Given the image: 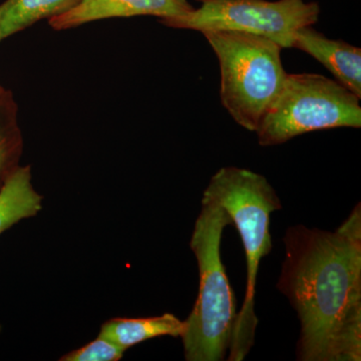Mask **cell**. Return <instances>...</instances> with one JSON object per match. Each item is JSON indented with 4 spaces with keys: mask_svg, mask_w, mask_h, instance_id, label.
<instances>
[{
    "mask_svg": "<svg viewBox=\"0 0 361 361\" xmlns=\"http://www.w3.org/2000/svg\"><path fill=\"white\" fill-rule=\"evenodd\" d=\"M283 241L277 289L300 322L297 360L360 361V203L336 231L297 225Z\"/></svg>",
    "mask_w": 361,
    "mask_h": 361,
    "instance_id": "1",
    "label": "cell"
},
{
    "mask_svg": "<svg viewBox=\"0 0 361 361\" xmlns=\"http://www.w3.org/2000/svg\"><path fill=\"white\" fill-rule=\"evenodd\" d=\"M203 195L214 199L229 215L245 252V296L237 312L228 358L230 361H242L255 342L258 325L255 295L259 266L272 249L271 215L281 210L282 204L264 176L243 168L220 169L211 178Z\"/></svg>",
    "mask_w": 361,
    "mask_h": 361,
    "instance_id": "2",
    "label": "cell"
},
{
    "mask_svg": "<svg viewBox=\"0 0 361 361\" xmlns=\"http://www.w3.org/2000/svg\"><path fill=\"white\" fill-rule=\"evenodd\" d=\"M230 224L224 209L203 195L190 241L198 263V297L180 336L188 361L224 360L231 343L238 311L221 257L223 232Z\"/></svg>",
    "mask_w": 361,
    "mask_h": 361,
    "instance_id": "3",
    "label": "cell"
},
{
    "mask_svg": "<svg viewBox=\"0 0 361 361\" xmlns=\"http://www.w3.org/2000/svg\"><path fill=\"white\" fill-rule=\"evenodd\" d=\"M202 33L219 61L221 103L235 122L249 132H256L288 75L282 65V47L251 33Z\"/></svg>",
    "mask_w": 361,
    "mask_h": 361,
    "instance_id": "4",
    "label": "cell"
},
{
    "mask_svg": "<svg viewBox=\"0 0 361 361\" xmlns=\"http://www.w3.org/2000/svg\"><path fill=\"white\" fill-rule=\"evenodd\" d=\"M360 97L316 73L287 75L283 87L259 123V145L277 146L306 133L361 127Z\"/></svg>",
    "mask_w": 361,
    "mask_h": 361,
    "instance_id": "5",
    "label": "cell"
},
{
    "mask_svg": "<svg viewBox=\"0 0 361 361\" xmlns=\"http://www.w3.org/2000/svg\"><path fill=\"white\" fill-rule=\"evenodd\" d=\"M200 7L187 16L161 20L180 30H231L260 35L282 49H290L297 30L315 25L319 18L317 2L305 0H198Z\"/></svg>",
    "mask_w": 361,
    "mask_h": 361,
    "instance_id": "6",
    "label": "cell"
},
{
    "mask_svg": "<svg viewBox=\"0 0 361 361\" xmlns=\"http://www.w3.org/2000/svg\"><path fill=\"white\" fill-rule=\"evenodd\" d=\"M193 9L188 0H82L71 11L49 18V23L54 30H66L108 18L153 16L173 20Z\"/></svg>",
    "mask_w": 361,
    "mask_h": 361,
    "instance_id": "7",
    "label": "cell"
},
{
    "mask_svg": "<svg viewBox=\"0 0 361 361\" xmlns=\"http://www.w3.org/2000/svg\"><path fill=\"white\" fill-rule=\"evenodd\" d=\"M292 47L322 63L339 84L361 99V49L342 40L330 39L312 26L297 30Z\"/></svg>",
    "mask_w": 361,
    "mask_h": 361,
    "instance_id": "8",
    "label": "cell"
},
{
    "mask_svg": "<svg viewBox=\"0 0 361 361\" xmlns=\"http://www.w3.org/2000/svg\"><path fill=\"white\" fill-rule=\"evenodd\" d=\"M186 329L185 320L172 313L144 318H111L102 325L99 336L110 339L123 350L161 336L180 337Z\"/></svg>",
    "mask_w": 361,
    "mask_h": 361,
    "instance_id": "9",
    "label": "cell"
},
{
    "mask_svg": "<svg viewBox=\"0 0 361 361\" xmlns=\"http://www.w3.org/2000/svg\"><path fill=\"white\" fill-rule=\"evenodd\" d=\"M44 197L32 184L30 166H18L0 190V235L42 211Z\"/></svg>",
    "mask_w": 361,
    "mask_h": 361,
    "instance_id": "10",
    "label": "cell"
},
{
    "mask_svg": "<svg viewBox=\"0 0 361 361\" xmlns=\"http://www.w3.org/2000/svg\"><path fill=\"white\" fill-rule=\"evenodd\" d=\"M82 0H6L0 4V42L30 27L71 11Z\"/></svg>",
    "mask_w": 361,
    "mask_h": 361,
    "instance_id": "11",
    "label": "cell"
},
{
    "mask_svg": "<svg viewBox=\"0 0 361 361\" xmlns=\"http://www.w3.org/2000/svg\"><path fill=\"white\" fill-rule=\"evenodd\" d=\"M13 94L4 90L0 97V190L18 167L23 154V135Z\"/></svg>",
    "mask_w": 361,
    "mask_h": 361,
    "instance_id": "12",
    "label": "cell"
},
{
    "mask_svg": "<svg viewBox=\"0 0 361 361\" xmlns=\"http://www.w3.org/2000/svg\"><path fill=\"white\" fill-rule=\"evenodd\" d=\"M125 353L110 339L99 336L82 348L61 356L59 361H118Z\"/></svg>",
    "mask_w": 361,
    "mask_h": 361,
    "instance_id": "13",
    "label": "cell"
},
{
    "mask_svg": "<svg viewBox=\"0 0 361 361\" xmlns=\"http://www.w3.org/2000/svg\"><path fill=\"white\" fill-rule=\"evenodd\" d=\"M4 90H4V87H2L1 85H0V97L2 96V94H4Z\"/></svg>",
    "mask_w": 361,
    "mask_h": 361,
    "instance_id": "14",
    "label": "cell"
}]
</instances>
